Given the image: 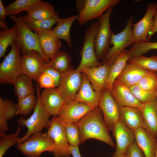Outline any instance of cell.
Here are the masks:
<instances>
[{
  "mask_svg": "<svg viewBox=\"0 0 157 157\" xmlns=\"http://www.w3.org/2000/svg\"><path fill=\"white\" fill-rule=\"evenodd\" d=\"M75 124L79 130L81 144L87 140L93 139L115 148L104 122L102 113L98 106L88 112Z\"/></svg>",
  "mask_w": 157,
  "mask_h": 157,
  "instance_id": "obj_1",
  "label": "cell"
},
{
  "mask_svg": "<svg viewBox=\"0 0 157 157\" xmlns=\"http://www.w3.org/2000/svg\"><path fill=\"white\" fill-rule=\"evenodd\" d=\"M40 88L38 84L36 85L37 101L33 113L27 119L22 117L18 120L20 126H25L28 128L26 134L19 140L17 144L26 141L33 134L41 132L44 128H49L50 124L49 117L50 116L44 108L40 99Z\"/></svg>",
  "mask_w": 157,
  "mask_h": 157,
  "instance_id": "obj_2",
  "label": "cell"
},
{
  "mask_svg": "<svg viewBox=\"0 0 157 157\" xmlns=\"http://www.w3.org/2000/svg\"><path fill=\"white\" fill-rule=\"evenodd\" d=\"M10 16L17 28V37L16 42L20 53L23 54L32 50L35 51L41 55L47 63H48L49 61L41 49L37 34L33 32L25 24L20 13L18 16L13 15Z\"/></svg>",
  "mask_w": 157,
  "mask_h": 157,
  "instance_id": "obj_3",
  "label": "cell"
},
{
  "mask_svg": "<svg viewBox=\"0 0 157 157\" xmlns=\"http://www.w3.org/2000/svg\"><path fill=\"white\" fill-rule=\"evenodd\" d=\"M99 26L98 21L94 22L86 30L81 51V60L75 70L76 72H81L84 68L97 67L101 65L97 58L94 49L95 40Z\"/></svg>",
  "mask_w": 157,
  "mask_h": 157,
  "instance_id": "obj_4",
  "label": "cell"
},
{
  "mask_svg": "<svg viewBox=\"0 0 157 157\" xmlns=\"http://www.w3.org/2000/svg\"><path fill=\"white\" fill-rule=\"evenodd\" d=\"M133 17L128 20L124 29L120 33H112L110 44L113 45L101 63V65L106 64L110 66L113 63L117 57L126 47L134 44L132 32Z\"/></svg>",
  "mask_w": 157,
  "mask_h": 157,
  "instance_id": "obj_5",
  "label": "cell"
},
{
  "mask_svg": "<svg viewBox=\"0 0 157 157\" xmlns=\"http://www.w3.org/2000/svg\"><path fill=\"white\" fill-rule=\"evenodd\" d=\"M11 46L10 52L0 64V84L13 85L22 73L21 56L16 41Z\"/></svg>",
  "mask_w": 157,
  "mask_h": 157,
  "instance_id": "obj_6",
  "label": "cell"
},
{
  "mask_svg": "<svg viewBox=\"0 0 157 157\" xmlns=\"http://www.w3.org/2000/svg\"><path fill=\"white\" fill-rule=\"evenodd\" d=\"M54 142L47 132L33 134L17 147L27 157H40L44 152L51 153L55 148Z\"/></svg>",
  "mask_w": 157,
  "mask_h": 157,
  "instance_id": "obj_7",
  "label": "cell"
},
{
  "mask_svg": "<svg viewBox=\"0 0 157 157\" xmlns=\"http://www.w3.org/2000/svg\"><path fill=\"white\" fill-rule=\"evenodd\" d=\"M120 0H86L78 1V23L83 25L88 22L101 17L110 7L119 3Z\"/></svg>",
  "mask_w": 157,
  "mask_h": 157,
  "instance_id": "obj_8",
  "label": "cell"
},
{
  "mask_svg": "<svg viewBox=\"0 0 157 157\" xmlns=\"http://www.w3.org/2000/svg\"><path fill=\"white\" fill-rule=\"evenodd\" d=\"M108 8L99 18V26L95 38L94 49L98 60L103 59L110 49V40L113 33L110 23V15L113 7Z\"/></svg>",
  "mask_w": 157,
  "mask_h": 157,
  "instance_id": "obj_9",
  "label": "cell"
},
{
  "mask_svg": "<svg viewBox=\"0 0 157 157\" xmlns=\"http://www.w3.org/2000/svg\"><path fill=\"white\" fill-rule=\"evenodd\" d=\"M53 140L55 148L52 153L54 157H70V145L67 141L63 122L58 116H53L47 132Z\"/></svg>",
  "mask_w": 157,
  "mask_h": 157,
  "instance_id": "obj_10",
  "label": "cell"
},
{
  "mask_svg": "<svg viewBox=\"0 0 157 157\" xmlns=\"http://www.w3.org/2000/svg\"><path fill=\"white\" fill-rule=\"evenodd\" d=\"M81 73L70 68L61 74L60 82L57 88L65 102L74 100L82 83Z\"/></svg>",
  "mask_w": 157,
  "mask_h": 157,
  "instance_id": "obj_11",
  "label": "cell"
},
{
  "mask_svg": "<svg viewBox=\"0 0 157 157\" xmlns=\"http://www.w3.org/2000/svg\"><path fill=\"white\" fill-rule=\"evenodd\" d=\"M98 107L102 113L104 120L108 129L112 131L119 120L120 106L109 90H105L102 92Z\"/></svg>",
  "mask_w": 157,
  "mask_h": 157,
  "instance_id": "obj_12",
  "label": "cell"
},
{
  "mask_svg": "<svg viewBox=\"0 0 157 157\" xmlns=\"http://www.w3.org/2000/svg\"><path fill=\"white\" fill-rule=\"evenodd\" d=\"M47 63L38 52L32 50L21 56L22 73L38 82Z\"/></svg>",
  "mask_w": 157,
  "mask_h": 157,
  "instance_id": "obj_13",
  "label": "cell"
},
{
  "mask_svg": "<svg viewBox=\"0 0 157 157\" xmlns=\"http://www.w3.org/2000/svg\"><path fill=\"white\" fill-rule=\"evenodd\" d=\"M157 11V3L153 2L147 7L146 13L138 22L132 24L134 43L147 41L149 33L151 28L154 15Z\"/></svg>",
  "mask_w": 157,
  "mask_h": 157,
  "instance_id": "obj_14",
  "label": "cell"
},
{
  "mask_svg": "<svg viewBox=\"0 0 157 157\" xmlns=\"http://www.w3.org/2000/svg\"><path fill=\"white\" fill-rule=\"evenodd\" d=\"M95 108L71 100L65 102L58 116L63 122L76 123Z\"/></svg>",
  "mask_w": 157,
  "mask_h": 157,
  "instance_id": "obj_15",
  "label": "cell"
},
{
  "mask_svg": "<svg viewBox=\"0 0 157 157\" xmlns=\"http://www.w3.org/2000/svg\"><path fill=\"white\" fill-rule=\"evenodd\" d=\"M112 131L116 142V150L113 156L124 154L127 148L135 141L134 130L125 125L119 120Z\"/></svg>",
  "mask_w": 157,
  "mask_h": 157,
  "instance_id": "obj_16",
  "label": "cell"
},
{
  "mask_svg": "<svg viewBox=\"0 0 157 157\" xmlns=\"http://www.w3.org/2000/svg\"><path fill=\"white\" fill-rule=\"evenodd\" d=\"M40 99L42 105L50 116H57L65 103L57 88L44 89L40 93Z\"/></svg>",
  "mask_w": 157,
  "mask_h": 157,
  "instance_id": "obj_17",
  "label": "cell"
},
{
  "mask_svg": "<svg viewBox=\"0 0 157 157\" xmlns=\"http://www.w3.org/2000/svg\"><path fill=\"white\" fill-rule=\"evenodd\" d=\"M111 94L120 107H130L140 109L143 104L134 96L129 87L115 80L110 91Z\"/></svg>",
  "mask_w": 157,
  "mask_h": 157,
  "instance_id": "obj_18",
  "label": "cell"
},
{
  "mask_svg": "<svg viewBox=\"0 0 157 157\" xmlns=\"http://www.w3.org/2000/svg\"><path fill=\"white\" fill-rule=\"evenodd\" d=\"M51 29L39 30L35 31L38 36L41 49L49 62L59 50L62 44Z\"/></svg>",
  "mask_w": 157,
  "mask_h": 157,
  "instance_id": "obj_19",
  "label": "cell"
},
{
  "mask_svg": "<svg viewBox=\"0 0 157 157\" xmlns=\"http://www.w3.org/2000/svg\"><path fill=\"white\" fill-rule=\"evenodd\" d=\"M110 67L104 64L97 67L84 68L81 72L85 74L95 90L102 92L105 89Z\"/></svg>",
  "mask_w": 157,
  "mask_h": 157,
  "instance_id": "obj_20",
  "label": "cell"
},
{
  "mask_svg": "<svg viewBox=\"0 0 157 157\" xmlns=\"http://www.w3.org/2000/svg\"><path fill=\"white\" fill-rule=\"evenodd\" d=\"M102 93L96 91L93 89L87 77L83 73L81 85L76 95L74 100L96 107L98 106Z\"/></svg>",
  "mask_w": 157,
  "mask_h": 157,
  "instance_id": "obj_21",
  "label": "cell"
},
{
  "mask_svg": "<svg viewBox=\"0 0 157 157\" xmlns=\"http://www.w3.org/2000/svg\"><path fill=\"white\" fill-rule=\"evenodd\" d=\"M134 131L135 141L145 157H154L157 138L143 126L137 129Z\"/></svg>",
  "mask_w": 157,
  "mask_h": 157,
  "instance_id": "obj_22",
  "label": "cell"
},
{
  "mask_svg": "<svg viewBox=\"0 0 157 157\" xmlns=\"http://www.w3.org/2000/svg\"><path fill=\"white\" fill-rule=\"evenodd\" d=\"M150 71L129 62L116 80L128 87L136 85L141 79Z\"/></svg>",
  "mask_w": 157,
  "mask_h": 157,
  "instance_id": "obj_23",
  "label": "cell"
},
{
  "mask_svg": "<svg viewBox=\"0 0 157 157\" xmlns=\"http://www.w3.org/2000/svg\"><path fill=\"white\" fill-rule=\"evenodd\" d=\"M143 116V127L157 138V98L143 104L140 109Z\"/></svg>",
  "mask_w": 157,
  "mask_h": 157,
  "instance_id": "obj_24",
  "label": "cell"
},
{
  "mask_svg": "<svg viewBox=\"0 0 157 157\" xmlns=\"http://www.w3.org/2000/svg\"><path fill=\"white\" fill-rule=\"evenodd\" d=\"M119 120L133 130L143 125L142 113L139 109L135 108L120 107Z\"/></svg>",
  "mask_w": 157,
  "mask_h": 157,
  "instance_id": "obj_25",
  "label": "cell"
},
{
  "mask_svg": "<svg viewBox=\"0 0 157 157\" xmlns=\"http://www.w3.org/2000/svg\"><path fill=\"white\" fill-rule=\"evenodd\" d=\"M130 58L129 50L124 49L115 59L110 67L105 90H110L113 85Z\"/></svg>",
  "mask_w": 157,
  "mask_h": 157,
  "instance_id": "obj_26",
  "label": "cell"
},
{
  "mask_svg": "<svg viewBox=\"0 0 157 157\" xmlns=\"http://www.w3.org/2000/svg\"><path fill=\"white\" fill-rule=\"evenodd\" d=\"M17 104L10 99H4L0 97V133L9 130L7 121L17 115Z\"/></svg>",
  "mask_w": 157,
  "mask_h": 157,
  "instance_id": "obj_27",
  "label": "cell"
},
{
  "mask_svg": "<svg viewBox=\"0 0 157 157\" xmlns=\"http://www.w3.org/2000/svg\"><path fill=\"white\" fill-rule=\"evenodd\" d=\"M24 16L35 20H42L48 19L53 17L56 12L54 6L50 3L43 1L31 7Z\"/></svg>",
  "mask_w": 157,
  "mask_h": 157,
  "instance_id": "obj_28",
  "label": "cell"
},
{
  "mask_svg": "<svg viewBox=\"0 0 157 157\" xmlns=\"http://www.w3.org/2000/svg\"><path fill=\"white\" fill-rule=\"evenodd\" d=\"M78 17V15H76L66 18H60L56 26L51 29L53 33L59 39L64 40L69 48L73 46L70 36L71 28Z\"/></svg>",
  "mask_w": 157,
  "mask_h": 157,
  "instance_id": "obj_29",
  "label": "cell"
},
{
  "mask_svg": "<svg viewBox=\"0 0 157 157\" xmlns=\"http://www.w3.org/2000/svg\"><path fill=\"white\" fill-rule=\"evenodd\" d=\"M32 80L29 77L22 73L16 78L13 85L15 95L18 98L34 95L35 90Z\"/></svg>",
  "mask_w": 157,
  "mask_h": 157,
  "instance_id": "obj_30",
  "label": "cell"
},
{
  "mask_svg": "<svg viewBox=\"0 0 157 157\" xmlns=\"http://www.w3.org/2000/svg\"><path fill=\"white\" fill-rule=\"evenodd\" d=\"M22 19L30 29L35 31L39 30H51L52 26L58 23L60 18L58 17V13L56 12L54 15L48 19L35 20L28 18L24 15L22 17Z\"/></svg>",
  "mask_w": 157,
  "mask_h": 157,
  "instance_id": "obj_31",
  "label": "cell"
},
{
  "mask_svg": "<svg viewBox=\"0 0 157 157\" xmlns=\"http://www.w3.org/2000/svg\"><path fill=\"white\" fill-rule=\"evenodd\" d=\"M71 58L67 53L59 50L47 65L62 74L71 68Z\"/></svg>",
  "mask_w": 157,
  "mask_h": 157,
  "instance_id": "obj_32",
  "label": "cell"
},
{
  "mask_svg": "<svg viewBox=\"0 0 157 157\" xmlns=\"http://www.w3.org/2000/svg\"><path fill=\"white\" fill-rule=\"evenodd\" d=\"M17 32L15 25L11 28L0 31V58L5 57L7 47L17 40Z\"/></svg>",
  "mask_w": 157,
  "mask_h": 157,
  "instance_id": "obj_33",
  "label": "cell"
},
{
  "mask_svg": "<svg viewBox=\"0 0 157 157\" xmlns=\"http://www.w3.org/2000/svg\"><path fill=\"white\" fill-rule=\"evenodd\" d=\"M41 0H16L5 6L9 15L16 16L23 11L27 12Z\"/></svg>",
  "mask_w": 157,
  "mask_h": 157,
  "instance_id": "obj_34",
  "label": "cell"
},
{
  "mask_svg": "<svg viewBox=\"0 0 157 157\" xmlns=\"http://www.w3.org/2000/svg\"><path fill=\"white\" fill-rule=\"evenodd\" d=\"M128 61L144 69L157 72V55L150 57L141 55L130 58Z\"/></svg>",
  "mask_w": 157,
  "mask_h": 157,
  "instance_id": "obj_35",
  "label": "cell"
},
{
  "mask_svg": "<svg viewBox=\"0 0 157 157\" xmlns=\"http://www.w3.org/2000/svg\"><path fill=\"white\" fill-rule=\"evenodd\" d=\"M21 129L19 126L17 131L7 135L3 133H0V157H3L7 150L11 147L17 144L20 138L19 134Z\"/></svg>",
  "mask_w": 157,
  "mask_h": 157,
  "instance_id": "obj_36",
  "label": "cell"
},
{
  "mask_svg": "<svg viewBox=\"0 0 157 157\" xmlns=\"http://www.w3.org/2000/svg\"><path fill=\"white\" fill-rule=\"evenodd\" d=\"M129 88L136 99L142 104L148 102L157 98L156 90H146L142 89L137 84Z\"/></svg>",
  "mask_w": 157,
  "mask_h": 157,
  "instance_id": "obj_37",
  "label": "cell"
},
{
  "mask_svg": "<svg viewBox=\"0 0 157 157\" xmlns=\"http://www.w3.org/2000/svg\"><path fill=\"white\" fill-rule=\"evenodd\" d=\"M37 101V96L34 95L18 98L17 115H26L29 114L35 108Z\"/></svg>",
  "mask_w": 157,
  "mask_h": 157,
  "instance_id": "obj_38",
  "label": "cell"
},
{
  "mask_svg": "<svg viewBox=\"0 0 157 157\" xmlns=\"http://www.w3.org/2000/svg\"><path fill=\"white\" fill-rule=\"evenodd\" d=\"M152 49H157V42L147 41L134 43L129 50L130 58L142 55Z\"/></svg>",
  "mask_w": 157,
  "mask_h": 157,
  "instance_id": "obj_39",
  "label": "cell"
},
{
  "mask_svg": "<svg viewBox=\"0 0 157 157\" xmlns=\"http://www.w3.org/2000/svg\"><path fill=\"white\" fill-rule=\"evenodd\" d=\"M65 134L70 145L78 146L81 144L79 130L75 123L63 122Z\"/></svg>",
  "mask_w": 157,
  "mask_h": 157,
  "instance_id": "obj_40",
  "label": "cell"
},
{
  "mask_svg": "<svg viewBox=\"0 0 157 157\" xmlns=\"http://www.w3.org/2000/svg\"><path fill=\"white\" fill-rule=\"evenodd\" d=\"M137 85L146 90H156L157 88L156 72L150 71L141 79Z\"/></svg>",
  "mask_w": 157,
  "mask_h": 157,
  "instance_id": "obj_41",
  "label": "cell"
},
{
  "mask_svg": "<svg viewBox=\"0 0 157 157\" xmlns=\"http://www.w3.org/2000/svg\"><path fill=\"white\" fill-rule=\"evenodd\" d=\"M38 84L41 88L44 89L55 88L53 78L48 74L43 72L40 75L38 80Z\"/></svg>",
  "mask_w": 157,
  "mask_h": 157,
  "instance_id": "obj_42",
  "label": "cell"
},
{
  "mask_svg": "<svg viewBox=\"0 0 157 157\" xmlns=\"http://www.w3.org/2000/svg\"><path fill=\"white\" fill-rule=\"evenodd\" d=\"M143 153L135 141L127 149L125 157H144Z\"/></svg>",
  "mask_w": 157,
  "mask_h": 157,
  "instance_id": "obj_43",
  "label": "cell"
},
{
  "mask_svg": "<svg viewBox=\"0 0 157 157\" xmlns=\"http://www.w3.org/2000/svg\"><path fill=\"white\" fill-rule=\"evenodd\" d=\"M43 72L49 74L54 79L56 87H58L60 84L61 74L53 68L48 66L46 63Z\"/></svg>",
  "mask_w": 157,
  "mask_h": 157,
  "instance_id": "obj_44",
  "label": "cell"
},
{
  "mask_svg": "<svg viewBox=\"0 0 157 157\" xmlns=\"http://www.w3.org/2000/svg\"><path fill=\"white\" fill-rule=\"evenodd\" d=\"M9 15L1 0H0V26L3 29L8 28L7 24L5 22L7 16Z\"/></svg>",
  "mask_w": 157,
  "mask_h": 157,
  "instance_id": "obj_45",
  "label": "cell"
},
{
  "mask_svg": "<svg viewBox=\"0 0 157 157\" xmlns=\"http://www.w3.org/2000/svg\"><path fill=\"white\" fill-rule=\"evenodd\" d=\"M157 32V11L155 13L153 17V22L151 29L149 33L147 40H150L152 36Z\"/></svg>",
  "mask_w": 157,
  "mask_h": 157,
  "instance_id": "obj_46",
  "label": "cell"
},
{
  "mask_svg": "<svg viewBox=\"0 0 157 157\" xmlns=\"http://www.w3.org/2000/svg\"><path fill=\"white\" fill-rule=\"evenodd\" d=\"M70 147L71 155L72 157H81L78 146L70 145Z\"/></svg>",
  "mask_w": 157,
  "mask_h": 157,
  "instance_id": "obj_47",
  "label": "cell"
},
{
  "mask_svg": "<svg viewBox=\"0 0 157 157\" xmlns=\"http://www.w3.org/2000/svg\"><path fill=\"white\" fill-rule=\"evenodd\" d=\"M154 157H157V143L154 151Z\"/></svg>",
  "mask_w": 157,
  "mask_h": 157,
  "instance_id": "obj_48",
  "label": "cell"
},
{
  "mask_svg": "<svg viewBox=\"0 0 157 157\" xmlns=\"http://www.w3.org/2000/svg\"><path fill=\"white\" fill-rule=\"evenodd\" d=\"M113 157H125V156L124 155V154L119 155V156H113Z\"/></svg>",
  "mask_w": 157,
  "mask_h": 157,
  "instance_id": "obj_49",
  "label": "cell"
},
{
  "mask_svg": "<svg viewBox=\"0 0 157 157\" xmlns=\"http://www.w3.org/2000/svg\"><path fill=\"white\" fill-rule=\"evenodd\" d=\"M156 73H157V72ZM156 94L157 95V89H156Z\"/></svg>",
  "mask_w": 157,
  "mask_h": 157,
  "instance_id": "obj_50",
  "label": "cell"
}]
</instances>
